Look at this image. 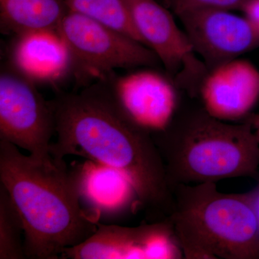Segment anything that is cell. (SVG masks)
<instances>
[{"label":"cell","instance_id":"1","mask_svg":"<svg viewBox=\"0 0 259 259\" xmlns=\"http://www.w3.org/2000/svg\"><path fill=\"white\" fill-rule=\"evenodd\" d=\"M50 102L57 136L53 159L73 155L114 168L131 182L148 221L169 217L173 192L151 131L130 117L108 78L79 93H59Z\"/></svg>","mask_w":259,"mask_h":259},{"label":"cell","instance_id":"2","mask_svg":"<svg viewBox=\"0 0 259 259\" xmlns=\"http://www.w3.org/2000/svg\"><path fill=\"white\" fill-rule=\"evenodd\" d=\"M0 185L23 222L27 258H61L98 228L100 213L82 208L77 173L64 160L47 164L0 139Z\"/></svg>","mask_w":259,"mask_h":259},{"label":"cell","instance_id":"3","mask_svg":"<svg viewBox=\"0 0 259 259\" xmlns=\"http://www.w3.org/2000/svg\"><path fill=\"white\" fill-rule=\"evenodd\" d=\"M171 190L180 184L224 179H259V143L247 121L227 123L202 107L178 115L166 128L151 132Z\"/></svg>","mask_w":259,"mask_h":259},{"label":"cell","instance_id":"4","mask_svg":"<svg viewBox=\"0 0 259 259\" xmlns=\"http://www.w3.org/2000/svg\"><path fill=\"white\" fill-rule=\"evenodd\" d=\"M172 192L173 210L166 219L185 258L259 259L257 188L226 194L206 182L180 184Z\"/></svg>","mask_w":259,"mask_h":259},{"label":"cell","instance_id":"5","mask_svg":"<svg viewBox=\"0 0 259 259\" xmlns=\"http://www.w3.org/2000/svg\"><path fill=\"white\" fill-rule=\"evenodd\" d=\"M58 30L69 49L71 75L78 87L107 79L116 69L161 64L142 42L70 10Z\"/></svg>","mask_w":259,"mask_h":259},{"label":"cell","instance_id":"6","mask_svg":"<svg viewBox=\"0 0 259 259\" xmlns=\"http://www.w3.org/2000/svg\"><path fill=\"white\" fill-rule=\"evenodd\" d=\"M56 134L55 117L36 83L9 64L0 73V139L28 151L42 163L54 162L51 140Z\"/></svg>","mask_w":259,"mask_h":259},{"label":"cell","instance_id":"7","mask_svg":"<svg viewBox=\"0 0 259 259\" xmlns=\"http://www.w3.org/2000/svg\"><path fill=\"white\" fill-rule=\"evenodd\" d=\"M143 44L155 53L177 88L190 97L199 90L208 72L185 31L164 7L155 0H122Z\"/></svg>","mask_w":259,"mask_h":259},{"label":"cell","instance_id":"8","mask_svg":"<svg viewBox=\"0 0 259 259\" xmlns=\"http://www.w3.org/2000/svg\"><path fill=\"white\" fill-rule=\"evenodd\" d=\"M177 16L208 70L259 47V35L246 18L230 10H193Z\"/></svg>","mask_w":259,"mask_h":259},{"label":"cell","instance_id":"9","mask_svg":"<svg viewBox=\"0 0 259 259\" xmlns=\"http://www.w3.org/2000/svg\"><path fill=\"white\" fill-rule=\"evenodd\" d=\"M114 93L130 117L151 132L162 131L177 111L178 97L173 81L153 70H140L108 77Z\"/></svg>","mask_w":259,"mask_h":259},{"label":"cell","instance_id":"10","mask_svg":"<svg viewBox=\"0 0 259 259\" xmlns=\"http://www.w3.org/2000/svg\"><path fill=\"white\" fill-rule=\"evenodd\" d=\"M203 108L222 121H243L259 100V70L236 59L209 70L199 90Z\"/></svg>","mask_w":259,"mask_h":259},{"label":"cell","instance_id":"11","mask_svg":"<svg viewBox=\"0 0 259 259\" xmlns=\"http://www.w3.org/2000/svg\"><path fill=\"white\" fill-rule=\"evenodd\" d=\"M10 64L34 82L55 83L71 74L69 49L59 30L15 36Z\"/></svg>","mask_w":259,"mask_h":259},{"label":"cell","instance_id":"12","mask_svg":"<svg viewBox=\"0 0 259 259\" xmlns=\"http://www.w3.org/2000/svg\"><path fill=\"white\" fill-rule=\"evenodd\" d=\"M159 223L128 228L99 223L97 231L90 238L65 250L61 258L146 259L145 248Z\"/></svg>","mask_w":259,"mask_h":259},{"label":"cell","instance_id":"13","mask_svg":"<svg viewBox=\"0 0 259 259\" xmlns=\"http://www.w3.org/2000/svg\"><path fill=\"white\" fill-rule=\"evenodd\" d=\"M81 198L101 214L117 213L139 205L132 185L122 173L88 160L76 169Z\"/></svg>","mask_w":259,"mask_h":259},{"label":"cell","instance_id":"14","mask_svg":"<svg viewBox=\"0 0 259 259\" xmlns=\"http://www.w3.org/2000/svg\"><path fill=\"white\" fill-rule=\"evenodd\" d=\"M69 11L64 0H0V28L13 36L58 30Z\"/></svg>","mask_w":259,"mask_h":259},{"label":"cell","instance_id":"15","mask_svg":"<svg viewBox=\"0 0 259 259\" xmlns=\"http://www.w3.org/2000/svg\"><path fill=\"white\" fill-rule=\"evenodd\" d=\"M70 11L103 24L142 42L122 0H64Z\"/></svg>","mask_w":259,"mask_h":259},{"label":"cell","instance_id":"16","mask_svg":"<svg viewBox=\"0 0 259 259\" xmlns=\"http://www.w3.org/2000/svg\"><path fill=\"white\" fill-rule=\"evenodd\" d=\"M21 218L8 192L0 185V259L27 258Z\"/></svg>","mask_w":259,"mask_h":259},{"label":"cell","instance_id":"17","mask_svg":"<svg viewBox=\"0 0 259 259\" xmlns=\"http://www.w3.org/2000/svg\"><path fill=\"white\" fill-rule=\"evenodd\" d=\"M175 14L193 10L219 9L242 10L248 0H165Z\"/></svg>","mask_w":259,"mask_h":259},{"label":"cell","instance_id":"18","mask_svg":"<svg viewBox=\"0 0 259 259\" xmlns=\"http://www.w3.org/2000/svg\"><path fill=\"white\" fill-rule=\"evenodd\" d=\"M245 18L259 35V0H248L242 8Z\"/></svg>","mask_w":259,"mask_h":259},{"label":"cell","instance_id":"19","mask_svg":"<svg viewBox=\"0 0 259 259\" xmlns=\"http://www.w3.org/2000/svg\"><path fill=\"white\" fill-rule=\"evenodd\" d=\"M244 120L249 122L251 125L259 143V113H251Z\"/></svg>","mask_w":259,"mask_h":259},{"label":"cell","instance_id":"20","mask_svg":"<svg viewBox=\"0 0 259 259\" xmlns=\"http://www.w3.org/2000/svg\"><path fill=\"white\" fill-rule=\"evenodd\" d=\"M255 205H256L257 214H258L259 219V187L257 188L256 202H255Z\"/></svg>","mask_w":259,"mask_h":259}]
</instances>
